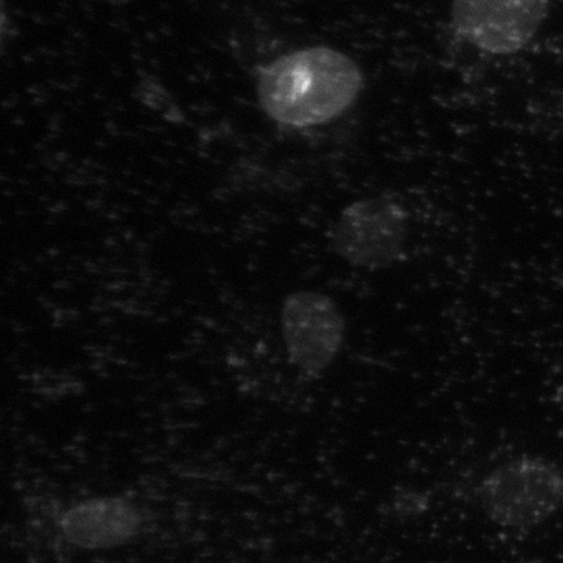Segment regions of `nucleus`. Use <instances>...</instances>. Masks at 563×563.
Returning <instances> with one entry per match:
<instances>
[{"label":"nucleus","instance_id":"obj_4","mask_svg":"<svg viewBox=\"0 0 563 563\" xmlns=\"http://www.w3.org/2000/svg\"><path fill=\"white\" fill-rule=\"evenodd\" d=\"M280 329L288 357L307 375H321L342 349L346 321L327 294L297 291L280 309Z\"/></svg>","mask_w":563,"mask_h":563},{"label":"nucleus","instance_id":"obj_5","mask_svg":"<svg viewBox=\"0 0 563 563\" xmlns=\"http://www.w3.org/2000/svg\"><path fill=\"white\" fill-rule=\"evenodd\" d=\"M549 0H453V26L468 44L493 55L516 54L543 25Z\"/></svg>","mask_w":563,"mask_h":563},{"label":"nucleus","instance_id":"obj_6","mask_svg":"<svg viewBox=\"0 0 563 563\" xmlns=\"http://www.w3.org/2000/svg\"><path fill=\"white\" fill-rule=\"evenodd\" d=\"M136 506L119 497H97L77 503L59 519V528L69 544L88 551L129 543L140 530Z\"/></svg>","mask_w":563,"mask_h":563},{"label":"nucleus","instance_id":"obj_3","mask_svg":"<svg viewBox=\"0 0 563 563\" xmlns=\"http://www.w3.org/2000/svg\"><path fill=\"white\" fill-rule=\"evenodd\" d=\"M407 210L389 197H371L342 210L332 231L333 249L358 269L379 271L397 263L407 239Z\"/></svg>","mask_w":563,"mask_h":563},{"label":"nucleus","instance_id":"obj_1","mask_svg":"<svg viewBox=\"0 0 563 563\" xmlns=\"http://www.w3.org/2000/svg\"><path fill=\"white\" fill-rule=\"evenodd\" d=\"M364 75L347 54L328 46L299 48L258 69L260 108L273 122L308 129L340 118L357 101Z\"/></svg>","mask_w":563,"mask_h":563},{"label":"nucleus","instance_id":"obj_2","mask_svg":"<svg viewBox=\"0 0 563 563\" xmlns=\"http://www.w3.org/2000/svg\"><path fill=\"white\" fill-rule=\"evenodd\" d=\"M481 499L485 514L498 526L537 527L563 506V473L543 457H516L484 477Z\"/></svg>","mask_w":563,"mask_h":563}]
</instances>
